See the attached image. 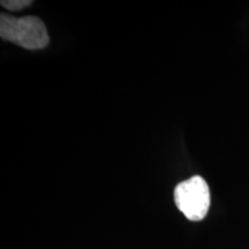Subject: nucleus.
<instances>
[{
    "mask_svg": "<svg viewBox=\"0 0 249 249\" xmlns=\"http://www.w3.org/2000/svg\"><path fill=\"white\" fill-rule=\"evenodd\" d=\"M33 4L31 0H2L1 6L12 12L21 11V9L28 7Z\"/></svg>",
    "mask_w": 249,
    "mask_h": 249,
    "instance_id": "nucleus-3",
    "label": "nucleus"
},
{
    "mask_svg": "<svg viewBox=\"0 0 249 249\" xmlns=\"http://www.w3.org/2000/svg\"><path fill=\"white\" fill-rule=\"evenodd\" d=\"M0 36L27 50L44 49L50 42L44 22L31 15L23 18L0 15Z\"/></svg>",
    "mask_w": 249,
    "mask_h": 249,
    "instance_id": "nucleus-1",
    "label": "nucleus"
},
{
    "mask_svg": "<svg viewBox=\"0 0 249 249\" xmlns=\"http://www.w3.org/2000/svg\"><path fill=\"white\" fill-rule=\"evenodd\" d=\"M174 202L187 219L200 222L210 208L209 186L202 177H192L176 187Z\"/></svg>",
    "mask_w": 249,
    "mask_h": 249,
    "instance_id": "nucleus-2",
    "label": "nucleus"
}]
</instances>
